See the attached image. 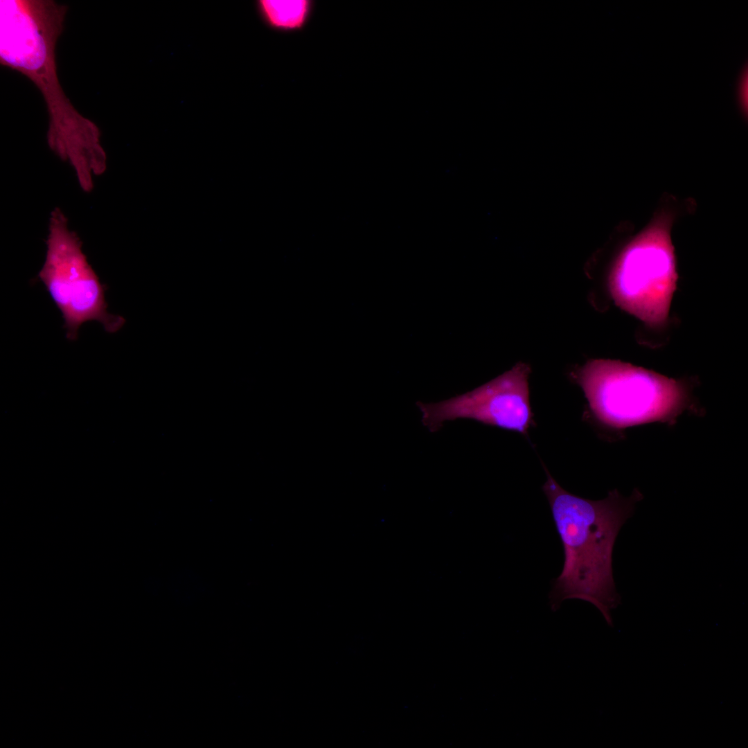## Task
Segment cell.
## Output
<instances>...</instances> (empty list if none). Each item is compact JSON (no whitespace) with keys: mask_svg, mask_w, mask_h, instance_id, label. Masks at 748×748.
<instances>
[{"mask_svg":"<svg viewBox=\"0 0 748 748\" xmlns=\"http://www.w3.org/2000/svg\"><path fill=\"white\" fill-rule=\"evenodd\" d=\"M742 88H740L741 102L743 104V107L747 108V107L745 106V103H746V105H747V74H746V75H744L742 82Z\"/></svg>","mask_w":748,"mask_h":748,"instance_id":"obj_8","label":"cell"},{"mask_svg":"<svg viewBox=\"0 0 748 748\" xmlns=\"http://www.w3.org/2000/svg\"><path fill=\"white\" fill-rule=\"evenodd\" d=\"M679 202L668 197L650 222L623 247L607 278L615 304L647 326L668 321L678 274L671 229Z\"/></svg>","mask_w":748,"mask_h":748,"instance_id":"obj_3","label":"cell"},{"mask_svg":"<svg viewBox=\"0 0 748 748\" xmlns=\"http://www.w3.org/2000/svg\"><path fill=\"white\" fill-rule=\"evenodd\" d=\"M66 10L52 0H1L0 62L39 89L49 116L50 148L87 183L105 172L106 154L98 127L72 105L57 75L55 44Z\"/></svg>","mask_w":748,"mask_h":748,"instance_id":"obj_1","label":"cell"},{"mask_svg":"<svg viewBox=\"0 0 748 748\" xmlns=\"http://www.w3.org/2000/svg\"><path fill=\"white\" fill-rule=\"evenodd\" d=\"M260 8L272 25L292 28L303 24L308 9V2L303 0H264L260 1Z\"/></svg>","mask_w":748,"mask_h":748,"instance_id":"obj_7","label":"cell"},{"mask_svg":"<svg viewBox=\"0 0 748 748\" xmlns=\"http://www.w3.org/2000/svg\"><path fill=\"white\" fill-rule=\"evenodd\" d=\"M44 263L38 278L44 285L64 321L66 337L77 339L80 327L96 321L105 331L115 333L125 319L107 311L105 291L95 271L82 250V242L68 227L60 208L51 215Z\"/></svg>","mask_w":748,"mask_h":748,"instance_id":"obj_5","label":"cell"},{"mask_svg":"<svg viewBox=\"0 0 748 748\" xmlns=\"http://www.w3.org/2000/svg\"><path fill=\"white\" fill-rule=\"evenodd\" d=\"M574 377L590 414L611 429L673 422L689 405L684 382L620 360L590 359Z\"/></svg>","mask_w":748,"mask_h":748,"instance_id":"obj_4","label":"cell"},{"mask_svg":"<svg viewBox=\"0 0 748 748\" xmlns=\"http://www.w3.org/2000/svg\"><path fill=\"white\" fill-rule=\"evenodd\" d=\"M530 373V366L519 362L472 391L436 403L419 402L422 422L434 432L446 421L469 418L527 436L534 425L529 402Z\"/></svg>","mask_w":748,"mask_h":748,"instance_id":"obj_6","label":"cell"},{"mask_svg":"<svg viewBox=\"0 0 748 748\" xmlns=\"http://www.w3.org/2000/svg\"><path fill=\"white\" fill-rule=\"evenodd\" d=\"M544 469L547 479L542 489L564 556L562 570L552 583L551 608L556 611L567 599L582 600L594 605L611 625V611L621 601L613 576L614 546L643 495L634 489L624 497L614 489L601 500L582 498L565 490Z\"/></svg>","mask_w":748,"mask_h":748,"instance_id":"obj_2","label":"cell"}]
</instances>
